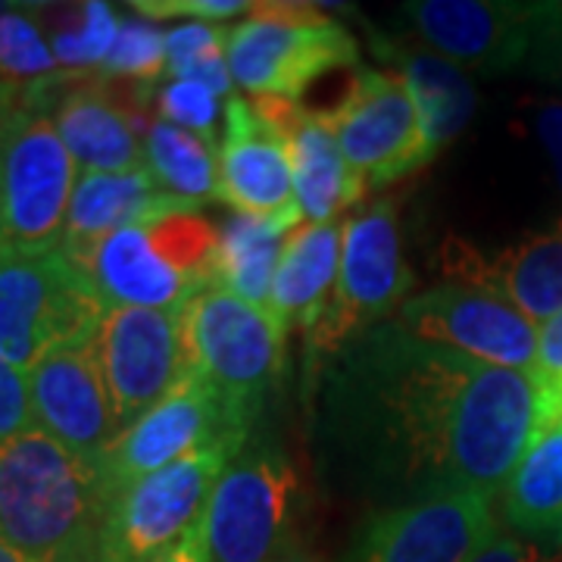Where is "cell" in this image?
Here are the masks:
<instances>
[{"instance_id":"6da1fadb","label":"cell","mask_w":562,"mask_h":562,"mask_svg":"<svg viewBox=\"0 0 562 562\" xmlns=\"http://www.w3.org/2000/svg\"><path fill=\"white\" fill-rule=\"evenodd\" d=\"M328 419L347 457L403 503L494 501L528 443L562 422V384L462 357L391 319L331 357Z\"/></svg>"},{"instance_id":"7a4b0ae2","label":"cell","mask_w":562,"mask_h":562,"mask_svg":"<svg viewBox=\"0 0 562 562\" xmlns=\"http://www.w3.org/2000/svg\"><path fill=\"white\" fill-rule=\"evenodd\" d=\"M98 465L29 428L0 443V535L41 562H101Z\"/></svg>"},{"instance_id":"3957f363","label":"cell","mask_w":562,"mask_h":562,"mask_svg":"<svg viewBox=\"0 0 562 562\" xmlns=\"http://www.w3.org/2000/svg\"><path fill=\"white\" fill-rule=\"evenodd\" d=\"M106 310L181 313L220 284V232L194 213H172L113 232L81 269Z\"/></svg>"},{"instance_id":"277c9868","label":"cell","mask_w":562,"mask_h":562,"mask_svg":"<svg viewBox=\"0 0 562 562\" xmlns=\"http://www.w3.org/2000/svg\"><path fill=\"white\" fill-rule=\"evenodd\" d=\"M76 169L50 113L0 103V250H60Z\"/></svg>"},{"instance_id":"5b68a950","label":"cell","mask_w":562,"mask_h":562,"mask_svg":"<svg viewBox=\"0 0 562 562\" xmlns=\"http://www.w3.org/2000/svg\"><path fill=\"white\" fill-rule=\"evenodd\" d=\"M316 3H254L228 32V69L254 98L297 101L328 72L357 69L353 35Z\"/></svg>"},{"instance_id":"8992f818","label":"cell","mask_w":562,"mask_h":562,"mask_svg":"<svg viewBox=\"0 0 562 562\" xmlns=\"http://www.w3.org/2000/svg\"><path fill=\"white\" fill-rule=\"evenodd\" d=\"M301 513L303 487L288 453L247 441L206 503V562H276L301 541Z\"/></svg>"},{"instance_id":"52a82bcc","label":"cell","mask_w":562,"mask_h":562,"mask_svg":"<svg viewBox=\"0 0 562 562\" xmlns=\"http://www.w3.org/2000/svg\"><path fill=\"white\" fill-rule=\"evenodd\" d=\"M106 306L60 250H0V357L32 372L50 350L101 331Z\"/></svg>"},{"instance_id":"ba28073f","label":"cell","mask_w":562,"mask_h":562,"mask_svg":"<svg viewBox=\"0 0 562 562\" xmlns=\"http://www.w3.org/2000/svg\"><path fill=\"white\" fill-rule=\"evenodd\" d=\"M191 375L254 419L279 384L284 331L266 306L213 284L181 310Z\"/></svg>"},{"instance_id":"9c48e42d","label":"cell","mask_w":562,"mask_h":562,"mask_svg":"<svg viewBox=\"0 0 562 562\" xmlns=\"http://www.w3.org/2000/svg\"><path fill=\"white\" fill-rule=\"evenodd\" d=\"M413 272L403 260L397 206L379 198L344 220L341 266L325 316L310 335V362L331 360L401 313Z\"/></svg>"},{"instance_id":"30bf717a","label":"cell","mask_w":562,"mask_h":562,"mask_svg":"<svg viewBox=\"0 0 562 562\" xmlns=\"http://www.w3.org/2000/svg\"><path fill=\"white\" fill-rule=\"evenodd\" d=\"M250 425L254 419L222 401L203 379L188 375L166 401L132 422L94 460L103 494L113 503L140 479L206 447L228 443L244 450L250 441Z\"/></svg>"},{"instance_id":"8fae6325","label":"cell","mask_w":562,"mask_h":562,"mask_svg":"<svg viewBox=\"0 0 562 562\" xmlns=\"http://www.w3.org/2000/svg\"><path fill=\"white\" fill-rule=\"evenodd\" d=\"M241 450L206 447L132 484L110 503L101 535V562H160L201 522L222 472Z\"/></svg>"},{"instance_id":"7c38bea8","label":"cell","mask_w":562,"mask_h":562,"mask_svg":"<svg viewBox=\"0 0 562 562\" xmlns=\"http://www.w3.org/2000/svg\"><path fill=\"white\" fill-rule=\"evenodd\" d=\"M366 188H387L435 160L416 103L397 72L353 69L341 101L322 113Z\"/></svg>"},{"instance_id":"4fadbf2b","label":"cell","mask_w":562,"mask_h":562,"mask_svg":"<svg viewBox=\"0 0 562 562\" xmlns=\"http://www.w3.org/2000/svg\"><path fill=\"white\" fill-rule=\"evenodd\" d=\"M409 335L441 344L462 357L501 366L535 369L538 366V325L519 306L494 288L469 281H443L413 294L394 316Z\"/></svg>"},{"instance_id":"5bb4252c","label":"cell","mask_w":562,"mask_h":562,"mask_svg":"<svg viewBox=\"0 0 562 562\" xmlns=\"http://www.w3.org/2000/svg\"><path fill=\"white\" fill-rule=\"evenodd\" d=\"M98 341L120 435L191 375L181 313L113 306L103 313Z\"/></svg>"},{"instance_id":"9a60e30c","label":"cell","mask_w":562,"mask_h":562,"mask_svg":"<svg viewBox=\"0 0 562 562\" xmlns=\"http://www.w3.org/2000/svg\"><path fill=\"white\" fill-rule=\"evenodd\" d=\"M497 531L491 497L441 494L372 516L344 562H469Z\"/></svg>"},{"instance_id":"2e32d148","label":"cell","mask_w":562,"mask_h":562,"mask_svg":"<svg viewBox=\"0 0 562 562\" xmlns=\"http://www.w3.org/2000/svg\"><path fill=\"white\" fill-rule=\"evenodd\" d=\"M29 391L35 428L85 460L94 462L120 438L98 335L50 350L29 372Z\"/></svg>"},{"instance_id":"e0dca14e","label":"cell","mask_w":562,"mask_h":562,"mask_svg":"<svg viewBox=\"0 0 562 562\" xmlns=\"http://www.w3.org/2000/svg\"><path fill=\"white\" fill-rule=\"evenodd\" d=\"M401 13L422 44L443 60L482 76H506L525 69L538 3L416 0L403 3Z\"/></svg>"},{"instance_id":"ac0fdd59","label":"cell","mask_w":562,"mask_h":562,"mask_svg":"<svg viewBox=\"0 0 562 562\" xmlns=\"http://www.w3.org/2000/svg\"><path fill=\"white\" fill-rule=\"evenodd\" d=\"M220 135V188L216 201L241 216H291L303 220L288 140L262 120L244 98L225 101Z\"/></svg>"},{"instance_id":"d6986e66","label":"cell","mask_w":562,"mask_h":562,"mask_svg":"<svg viewBox=\"0 0 562 562\" xmlns=\"http://www.w3.org/2000/svg\"><path fill=\"white\" fill-rule=\"evenodd\" d=\"M254 110L288 140L303 222H335L360 203L366 181L347 166L338 138L322 113L284 98H254Z\"/></svg>"},{"instance_id":"ffe728a7","label":"cell","mask_w":562,"mask_h":562,"mask_svg":"<svg viewBox=\"0 0 562 562\" xmlns=\"http://www.w3.org/2000/svg\"><path fill=\"white\" fill-rule=\"evenodd\" d=\"M201 206L203 203L184 201L162 191L147 169L81 172L63 228L60 254L72 266L85 269L94 250L125 225L160 220L172 213H194Z\"/></svg>"},{"instance_id":"44dd1931","label":"cell","mask_w":562,"mask_h":562,"mask_svg":"<svg viewBox=\"0 0 562 562\" xmlns=\"http://www.w3.org/2000/svg\"><path fill=\"white\" fill-rule=\"evenodd\" d=\"M447 269L457 281L484 284L519 306L528 319L547 322L562 313V220L543 232H531L506 247L494 260L479 254H453Z\"/></svg>"},{"instance_id":"7402d4cb","label":"cell","mask_w":562,"mask_h":562,"mask_svg":"<svg viewBox=\"0 0 562 562\" xmlns=\"http://www.w3.org/2000/svg\"><path fill=\"white\" fill-rule=\"evenodd\" d=\"M50 120L81 172L144 169V138L125 106L101 85L76 81L63 88Z\"/></svg>"},{"instance_id":"603a6c76","label":"cell","mask_w":562,"mask_h":562,"mask_svg":"<svg viewBox=\"0 0 562 562\" xmlns=\"http://www.w3.org/2000/svg\"><path fill=\"white\" fill-rule=\"evenodd\" d=\"M341 238L344 220L319 222V225L303 222L288 238L269 297V313L284 335L301 328L310 338L316 331L338 281Z\"/></svg>"},{"instance_id":"cb8c5ba5","label":"cell","mask_w":562,"mask_h":562,"mask_svg":"<svg viewBox=\"0 0 562 562\" xmlns=\"http://www.w3.org/2000/svg\"><path fill=\"white\" fill-rule=\"evenodd\" d=\"M384 57L394 63V72L406 81L409 98L416 103L422 132L438 154L443 144L460 135L475 113V91L462 76L460 66L438 57L435 50L413 47V44H391Z\"/></svg>"},{"instance_id":"d4e9b609","label":"cell","mask_w":562,"mask_h":562,"mask_svg":"<svg viewBox=\"0 0 562 562\" xmlns=\"http://www.w3.org/2000/svg\"><path fill=\"white\" fill-rule=\"evenodd\" d=\"M503 522L525 538H562V422L547 425L506 479Z\"/></svg>"},{"instance_id":"484cf974","label":"cell","mask_w":562,"mask_h":562,"mask_svg":"<svg viewBox=\"0 0 562 562\" xmlns=\"http://www.w3.org/2000/svg\"><path fill=\"white\" fill-rule=\"evenodd\" d=\"M303 225L291 216H241L232 213L220 232V284L244 301L269 310L272 281L288 238Z\"/></svg>"},{"instance_id":"4316f807","label":"cell","mask_w":562,"mask_h":562,"mask_svg":"<svg viewBox=\"0 0 562 562\" xmlns=\"http://www.w3.org/2000/svg\"><path fill=\"white\" fill-rule=\"evenodd\" d=\"M144 169L162 191L184 201H210L220 188V147L154 120L144 128Z\"/></svg>"},{"instance_id":"83f0119b","label":"cell","mask_w":562,"mask_h":562,"mask_svg":"<svg viewBox=\"0 0 562 562\" xmlns=\"http://www.w3.org/2000/svg\"><path fill=\"white\" fill-rule=\"evenodd\" d=\"M166 76L194 81L216 98H228L235 79L228 69V29L213 22H184L166 32Z\"/></svg>"},{"instance_id":"f1b7e54d","label":"cell","mask_w":562,"mask_h":562,"mask_svg":"<svg viewBox=\"0 0 562 562\" xmlns=\"http://www.w3.org/2000/svg\"><path fill=\"white\" fill-rule=\"evenodd\" d=\"M120 22L122 16L113 13L110 3H79L69 20L57 25L50 35V47L63 72L85 76L88 69H101L120 38Z\"/></svg>"},{"instance_id":"f546056e","label":"cell","mask_w":562,"mask_h":562,"mask_svg":"<svg viewBox=\"0 0 562 562\" xmlns=\"http://www.w3.org/2000/svg\"><path fill=\"white\" fill-rule=\"evenodd\" d=\"M103 76L135 81L138 88L157 85L166 76V32L157 22L128 13L120 22V38L101 66Z\"/></svg>"},{"instance_id":"4dcf8cb0","label":"cell","mask_w":562,"mask_h":562,"mask_svg":"<svg viewBox=\"0 0 562 562\" xmlns=\"http://www.w3.org/2000/svg\"><path fill=\"white\" fill-rule=\"evenodd\" d=\"M154 106H157V120L179 125L184 132L220 147L216 120L222 116V110L220 98L210 88L194 85V81H169L154 94Z\"/></svg>"},{"instance_id":"1f68e13d","label":"cell","mask_w":562,"mask_h":562,"mask_svg":"<svg viewBox=\"0 0 562 562\" xmlns=\"http://www.w3.org/2000/svg\"><path fill=\"white\" fill-rule=\"evenodd\" d=\"M525 69L562 88V3H538L531 50Z\"/></svg>"},{"instance_id":"d6a6232c","label":"cell","mask_w":562,"mask_h":562,"mask_svg":"<svg viewBox=\"0 0 562 562\" xmlns=\"http://www.w3.org/2000/svg\"><path fill=\"white\" fill-rule=\"evenodd\" d=\"M254 3L247 0H135L132 10L144 20H191V22H220L235 20L250 13Z\"/></svg>"},{"instance_id":"836d02e7","label":"cell","mask_w":562,"mask_h":562,"mask_svg":"<svg viewBox=\"0 0 562 562\" xmlns=\"http://www.w3.org/2000/svg\"><path fill=\"white\" fill-rule=\"evenodd\" d=\"M35 428L29 375L0 357V443Z\"/></svg>"},{"instance_id":"e575fe53","label":"cell","mask_w":562,"mask_h":562,"mask_svg":"<svg viewBox=\"0 0 562 562\" xmlns=\"http://www.w3.org/2000/svg\"><path fill=\"white\" fill-rule=\"evenodd\" d=\"M531 120H535V132L538 140L550 157L553 176L562 191V101H538L531 106Z\"/></svg>"},{"instance_id":"d590c367","label":"cell","mask_w":562,"mask_h":562,"mask_svg":"<svg viewBox=\"0 0 562 562\" xmlns=\"http://www.w3.org/2000/svg\"><path fill=\"white\" fill-rule=\"evenodd\" d=\"M469 562H557V560H550L541 547H535V543L522 541V538H513V535H501V531H497V535L484 543L482 550H479V553H475Z\"/></svg>"},{"instance_id":"8d00e7d4","label":"cell","mask_w":562,"mask_h":562,"mask_svg":"<svg viewBox=\"0 0 562 562\" xmlns=\"http://www.w3.org/2000/svg\"><path fill=\"white\" fill-rule=\"evenodd\" d=\"M543 379L562 384V313L538 325V366Z\"/></svg>"},{"instance_id":"74e56055","label":"cell","mask_w":562,"mask_h":562,"mask_svg":"<svg viewBox=\"0 0 562 562\" xmlns=\"http://www.w3.org/2000/svg\"><path fill=\"white\" fill-rule=\"evenodd\" d=\"M160 562H206V535H203V519L184 538H181Z\"/></svg>"},{"instance_id":"f35d334b","label":"cell","mask_w":562,"mask_h":562,"mask_svg":"<svg viewBox=\"0 0 562 562\" xmlns=\"http://www.w3.org/2000/svg\"><path fill=\"white\" fill-rule=\"evenodd\" d=\"M276 562H328V560H325L322 553H316L310 543H303V538H301L297 543H291V547H288V550H284V553H281Z\"/></svg>"},{"instance_id":"ab89813d","label":"cell","mask_w":562,"mask_h":562,"mask_svg":"<svg viewBox=\"0 0 562 562\" xmlns=\"http://www.w3.org/2000/svg\"><path fill=\"white\" fill-rule=\"evenodd\" d=\"M0 562H41L35 557H29L25 550H20L16 543H10L0 535Z\"/></svg>"},{"instance_id":"60d3db41","label":"cell","mask_w":562,"mask_h":562,"mask_svg":"<svg viewBox=\"0 0 562 562\" xmlns=\"http://www.w3.org/2000/svg\"><path fill=\"white\" fill-rule=\"evenodd\" d=\"M13 7H16V3H0V16H3V13H10Z\"/></svg>"},{"instance_id":"b9f144b4","label":"cell","mask_w":562,"mask_h":562,"mask_svg":"<svg viewBox=\"0 0 562 562\" xmlns=\"http://www.w3.org/2000/svg\"><path fill=\"white\" fill-rule=\"evenodd\" d=\"M560 541H562V538H560Z\"/></svg>"}]
</instances>
